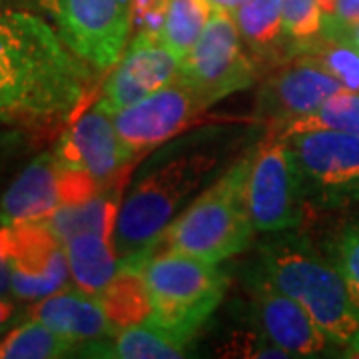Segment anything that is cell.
<instances>
[{
	"label": "cell",
	"mask_w": 359,
	"mask_h": 359,
	"mask_svg": "<svg viewBox=\"0 0 359 359\" xmlns=\"http://www.w3.org/2000/svg\"><path fill=\"white\" fill-rule=\"evenodd\" d=\"M222 355L228 358H290L282 347H278L271 339L262 334L259 330L256 332H242L233 334L231 339L224 346Z\"/></svg>",
	"instance_id": "obj_31"
},
{
	"label": "cell",
	"mask_w": 359,
	"mask_h": 359,
	"mask_svg": "<svg viewBox=\"0 0 359 359\" xmlns=\"http://www.w3.org/2000/svg\"><path fill=\"white\" fill-rule=\"evenodd\" d=\"M316 130H334L346 134H359V92L344 88L334 94L327 102L316 112L297 118L285 124L283 128L271 132L273 136L287 138L302 132H316Z\"/></svg>",
	"instance_id": "obj_24"
},
{
	"label": "cell",
	"mask_w": 359,
	"mask_h": 359,
	"mask_svg": "<svg viewBox=\"0 0 359 359\" xmlns=\"http://www.w3.org/2000/svg\"><path fill=\"white\" fill-rule=\"evenodd\" d=\"M323 40H344L359 22V0H320Z\"/></svg>",
	"instance_id": "obj_30"
},
{
	"label": "cell",
	"mask_w": 359,
	"mask_h": 359,
	"mask_svg": "<svg viewBox=\"0 0 359 359\" xmlns=\"http://www.w3.org/2000/svg\"><path fill=\"white\" fill-rule=\"evenodd\" d=\"M254 152L231 164L212 186L182 210L154 248L219 264L245 252L254 240L248 205V178Z\"/></svg>",
	"instance_id": "obj_4"
},
{
	"label": "cell",
	"mask_w": 359,
	"mask_h": 359,
	"mask_svg": "<svg viewBox=\"0 0 359 359\" xmlns=\"http://www.w3.org/2000/svg\"><path fill=\"white\" fill-rule=\"evenodd\" d=\"M233 18L242 39L259 58L278 60L294 54L283 32L282 0H245Z\"/></svg>",
	"instance_id": "obj_21"
},
{
	"label": "cell",
	"mask_w": 359,
	"mask_h": 359,
	"mask_svg": "<svg viewBox=\"0 0 359 359\" xmlns=\"http://www.w3.org/2000/svg\"><path fill=\"white\" fill-rule=\"evenodd\" d=\"M150 252L120 259L114 280L108 283L102 294L96 295L116 332L144 323L152 313V299L144 278V262Z\"/></svg>",
	"instance_id": "obj_18"
},
{
	"label": "cell",
	"mask_w": 359,
	"mask_h": 359,
	"mask_svg": "<svg viewBox=\"0 0 359 359\" xmlns=\"http://www.w3.org/2000/svg\"><path fill=\"white\" fill-rule=\"evenodd\" d=\"M70 276L80 292L100 295L120 268L114 245L98 233H78L65 244Z\"/></svg>",
	"instance_id": "obj_22"
},
{
	"label": "cell",
	"mask_w": 359,
	"mask_h": 359,
	"mask_svg": "<svg viewBox=\"0 0 359 359\" xmlns=\"http://www.w3.org/2000/svg\"><path fill=\"white\" fill-rule=\"evenodd\" d=\"M14 304L11 299H6V297H0V330L6 325V323H11V320L14 318Z\"/></svg>",
	"instance_id": "obj_35"
},
{
	"label": "cell",
	"mask_w": 359,
	"mask_h": 359,
	"mask_svg": "<svg viewBox=\"0 0 359 359\" xmlns=\"http://www.w3.org/2000/svg\"><path fill=\"white\" fill-rule=\"evenodd\" d=\"M212 11L208 0H170L160 36L182 60L200 40Z\"/></svg>",
	"instance_id": "obj_25"
},
{
	"label": "cell",
	"mask_w": 359,
	"mask_h": 359,
	"mask_svg": "<svg viewBox=\"0 0 359 359\" xmlns=\"http://www.w3.org/2000/svg\"><path fill=\"white\" fill-rule=\"evenodd\" d=\"M332 264L344 278L347 294L359 309V222L339 231L332 245Z\"/></svg>",
	"instance_id": "obj_28"
},
{
	"label": "cell",
	"mask_w": 359,
	"mask_h": 359,
	"mask_svg": "<svg viewBox=\"0 0 359 359\" xmlns=\"http://www.w3.org/2000/svg\"><path fill=\"white\" fill-rule=\"evenodd\" d=\"M54 158L58 166L80 168L102 184L114 182L136 160L120 138L112 112L100 100L86 108L62 134Z\"/></svg>",
	"instance_id": "obj_14"
},
{
	"label": "cell",
	"mask_w": 359,
	"mask_h": 359,
	"mask_svg": "<svg viewBox=\"0 0 359 359\" xmlns=\"http://www.w3.org/2000/svg\"><path fill=\"white\" fill-rule=\"evenodd\" d=\"M248 205L254 228L280 233L295 228L304 218V194L287 142L269 134L259 144L248 178Z\"/></svg>",
	"instance_id": "obj_10"
},
{
	"label": "cell",
	"mask_w": 359,
	"mask_h": 359,
	"mask_svg": "<svg viewBox=\"0 0 359 359\" xmlns=\"http://www.w3.org/2000/svg\"><path fill=\"white\" fill-rule=\"evenodd\" d=\"M212 104L198 90L178 76L172 84L156 90L140 102L112 114L116 130L134 158L166 144L182 132L208 124Z\"/></svg>",
	"instance_id": "obj_9"
},
{
	"label": "cell",
	"mask_w": 359,
	"mask_h": 359,
	"mask_svg": "<svg viewBox=\"0 0 359 359\" xmlns=\"http://www.w3.org/2000/svg\"><path fill=\"white\" fill-rule=\"evenodd\" d=\"M306 54L313 56L347 90L359 92V52L344 40H321Z\"/></svg>",
	"instance_id": "obj_27"
},
{
	"label": "cell",
	"mask_w": 359,
	"mask_h": 359,
	"mask_svg": "<svg viewBox=\"0 0 359 359\" xmlns=\"http://www.w3.org/2000/svg\"><path fill=\"white\" fill-rule=\"evenodd\" d=\"M248 290L257 330L290 358H318L334 346L306 308L280 292L257 269L250 278Z\"/></svg>",
	"instance_id": "obj_13"
},
{
	"label": "cell",
	"mask_w": 359,
	"mask_h": 359,
	"mask_svg": "<svg viewBox=\"0 0 359 359\" xmlns=\"http://www.w3.org/2000/svg\"><path fill=\"white\" fill-rule=\"evenodd\" d=\"M182 62L184 60L162 36L140 32L118 58L114 70L104 82L100 102L112 114L140 102L156 90L178 80Z\"/></svg>",
	"instance_id": "obj_12"
},
{
	"label": "cell",
	"mask_w": 359,
	"mask_h": 359,
	"mask_svg": "<svg viewBox=\"0 0 359 359\" xmlns=\"http://www.w3.org/2000/svg\"><path fill=\"white\" fill-rule=\"evenodd\" d=\"M102 182L80 168L58 166V200L60 205H78L102 194Z\"/></svg>",
	"instance_id": "obj_29"
},
{
	"label": "cell",
	"mask_w": 359,
	"mask_h": 359,
	"mask_svg": "<svg viewBox=\"0 0 359 359\" xmlns=\"http://www.w3.org/2000/svg\"><path fill=\"white\" fill-rule=\"evenodd\" d=\"M30 320L42 321L72 341H98L116 334L96 295L84 292H56L28 309Z\"/></svg>",
	"instance_id": "obj_17"
},
{
	"label": "cell",
	"mask_w": 359,
	"mask_h": 359,
	"mask_svg": "<svg viewBox=\"0 0 359 359\" xmlns=\"http://www.w3.org/2000/svg\"><path fill=\"white\" fill-rule=\"evenodd\" d=\"M11 294H13V287H11V269H8L4 257L0 254V297H8Z\"/></svg>",
	"instance_id": "obj_34"
},
{
	"label": "cell",
	"mask_w": 359,
	"mask_h": 359,
	"mask_svg": "<svg viewBox=\"0 0 359 359\" xmlns=\"http://www.w3.org/2000/svg\"><path fill=\"white\" fill-rule=\"evenodd\" d=\"M0 2H25V4H28V2H36V4H40L42 0H0Z\"/></svg>",
	"instance_id": "obj_38"
},
{
	"label": "cell",
	"mask_w": 359,
	"mask_h": 359,
	"mask_svg": "<svg viewBox=\"0 0 359 359\" xmlns=\"http://www.w3.org/2000/svg\"><path fill=\"white\" fill-rule=\"evenodd\" d=\"M22 144V136L18 132H0V160L8 158Z\"/></svg>",
	"instance_id": "obj_33"
},
{
	"label": "cell",
	"mask_w": 359,
	"mask_h": 359,
	"mask_svg": "<svg viewBox=\"0 0 359 359\" xmlns=\"http://www.w3.org/2000/svg\"><path fill=\"white\" fill-rule=\"evenodd\" d=\"M88 70L40 16L0 11V122H65L86 96Z\"/></svg>",
	"instance_id": "obj_1"
},
{
	"label": "cell",
	"mask_w": 359,
	"mask_h": 359,
	"mask_svg": "<svg viewBox=\"0 0 359 359\" xmlns=\"http://www.w3.org/2000/svg\"><path fill=\"white\" fill-rule=\"evenodd\" d=\"M170 0H130V28L136 34H162Z\"/></svg>",
	"instance_id": "obj_32"
},
{
	"label": "cell",
	"mask_w": 359,
	"mask_h": 359,
	"mask_svg": "<svg viewBox=\"0 0 359 359\" xmlns=\"http://www.w3.org/2000/svg\"><path fill=\"white\" fill-rule=\"evenodd\" d=\"M128 178L126 172H122L114 182L108 184V190L98 194L88 202L78 205H58L52 212L50 218L44 222L50 226V230L66 244L70 238L78 233H98L104 240L114 245V230L118 212H120V196L124 188V180Z\"/></svg>",
	"instance_id": "obj_19"
},
{
	"label": "cell",
	"mask_w": 359,
	"mask_h": 359,
	"mask_svg": "<svg viewBox=\"0 0 359 359\" xmlns=\"http://www.w3.org/2000/svg\"><path fill=\"white\" fill-rule=\"evenodd\" d=\"M0 254L18 299L34 302L56 294L70 276L65 244L44 219L0 224Z\"/></svg>",
	"instance_id": "obj_11"
},
{
	"label": "cell",
	"mask_w": 359,
	"mask_h": 359,
	"mask_svg": "<svg viewBox=\"0 0 359 359\" xmlns=\"http://www.w3.org/2000/svg\"><path fill=\"white\" fill-rule=\"evenodd\" d=\"M212 6H218V8H224V11H228V13H236L242 4H244L245 0H208Z\"/></svg>",
	"instance_id": "obj_36"
},
{
	"label": "cell",
	"mask_w": 359,
	"mask_h": 359,
	"mask_svg": "<svg viewBox=\"0 0 359 359\" xmlns=\"http://www.w3.org/2000/svg\"><path fill=\"white\" fill-rule=\"evenodd\" d=\"M144 278L152 299L148 321L188 344L222 304L228 283L218 264L160 248L146 257Z\"/></svg>",
	"instance_id": "obj_5"
},
{
	"label": "cell",
	"mask_w": 359,
	"mask_h": 359,
	"mask_svg": "<svg viewBox=\"0 0 359 359\" xmlns=\"http://www.w3.org/2000/svg\"><path fill=\"white\" fill-rule=\"evenodd\" d=\"M257 271L280 292L302 304L337 347L359 355V309L332 262L297 236L259 245Z\"/></svg>",
	"instance_id": "obj_3"
},
{
	"label": "cell",
	"mask_w": 359,
	"mask_h": 359,
	"mask_svg": "<svg viewBox=\"0 0 359 359\" xmlns=\"http://www.w3.org/2000/svg\"><path fill=\"white\" fill-rule=\"evenodd\" d=\"M344 42L351 44V46H353V48L359 52V22L353 26V28H351L349 32H347V36L344 39Z\"/></svg>",
	"instance_id": "obj_37"
},
{
	"label": "cell",
	"mask_w": 359,
	"mask_h": 359,
	"mask_svg": "<svg viewBox=\"0 0 359 359\" xmlns=\"http://www.w3.org/2000/svg\"><path fill=\"white\" fill-rule=\"evenodd\" d=\"M56 32L86 66L108 70L126 48L130 0H42Z\"/></svg>",
	"instance_id": "obj_8"
},
{
	"label": "cell",
	"mask_w": 359,
	"mask_h": 359,
	"mask_svg": "<svg viewBox=\"0 0 359 359\" xmlns=\"http://www.w3.org/2000/svg\"><path fill=\"white\" fill-rule=\"evenodd\" d=\"M108 339L110 341L104 344L90 341L88 346H84V349L92 351L88 355H96V358L176 359L184 358L188 347V341L150 321L124 327Z\"/></svg>",
	"instance_id": "obj_20"
},
{
	"label": "cell",
	"mask_w": 359,
	"mask_h": 359,
	"mask_svg": "<svg viewBox=\"0 0 359 359\" xmlns=\"http://www.w3.org/2000/svg\"><path fill=\"white\" fill-rule=\"evenodd\" d=\"M283 32L297 54H306L323 40L320 0H282Z\"/></svg>",
	"instance_id": "obj_26"
},
{
	"label": "cell",
	"mask_w": 359,
	"mask_h": 359,
	"mask_svg": "<svg viewBox=\"0 0 359 359\" xmlns=\"http://www.w3.org/2000/svg\"><path fill=\"white\" fill-rule=\"evenodd\" d=\"M344 86L309 54L269 78L257 96L256 120H266L276 130L316 112Z\"/></svg>",
	"instance_id": "obj_15"
},
{
	"label": "cell",
	"mask_w": 359,
	"mask_h": 359,
	"mask_svg": "<svg viewBox=\"0 0 359 359\" xmlns=\"http://www.w3.org/2000/svg\"><path fill=\"white\" fill-rule=\"evenodd\" d=\"M58 205V162L54 152H44L0 196V224L42 222Z\"/></svg>",
	"instance_id": "obj_16"
},
{
	"label": "cell",
	"mask_w": 359,
	"mask_h": 359,
	"mask_svg": "<svg viewBox=\"0 0 359 359\" xmlns=\"http://www.w3.org/2000/svg\"><path fill=\"white\" fill-rule=\"evenodd\" d=\"M76 347L68 339L39 320L18 325L0 341V359H50L62 358Z\"/></svg>",
	"instance_id": "obj_23"
},
{
	"label": "cell",
	"mask_w": 359,
	"mask_h": 359,
	"mask_svg": "<svg viewBox=\"0 0 359 359\" xmlns=\"http://www.w3.org/2000/svg\"><path fill=\"white\" fill-rule=\"evenodd\" d=\"M240 36L233 14L214 6L202 36L182 62L180 78L212 106L256 82L257 68L242 48Z\"/></svg>",
	"instance_id": "obj_7"
},
{
	"label": "cell",
	"mask_w": 359,
	"mask_h": 359,
	"mask_svg": "<svg viewBox=\"0 0 359 359\" xmlns=\"http://www.w3.org/2000/svg\"><path fill=\"white\" fill-rule=\"evenodd\" d=\"M294 156L304 202L334 210L359 200V134L334 130L283 138Z\"/></svg>",
	"instance_id": "obj_6"
},
{
	"label": "cell",
	"mask_w": 359,
	"mask_h": 359,
	"mask_svg": "<svg viewBox=\"0 0 359 359\" xmlns=\"http://www.w3.org/2000/svg\"><path fill=\"white\" fill-rule=\"evenodd\" d=\"M238 142L231 128L212 126L170 142L148 160L120 204L114 230L118 259L150 252L182 208L216 178Z\"/></svg>",
	"instance_id": "obj_2"
}]
</instances>
